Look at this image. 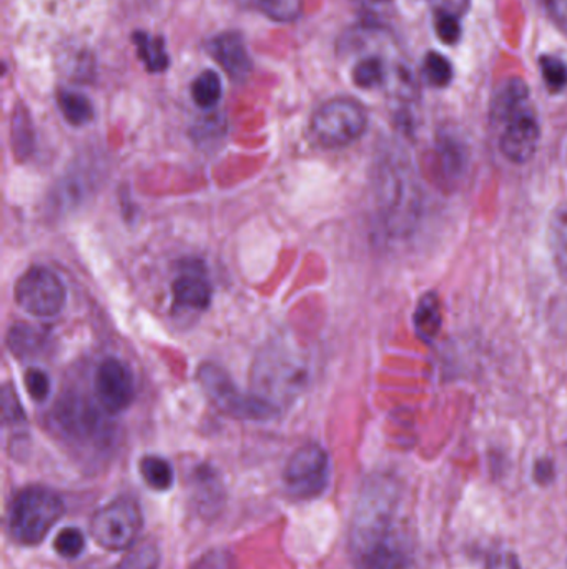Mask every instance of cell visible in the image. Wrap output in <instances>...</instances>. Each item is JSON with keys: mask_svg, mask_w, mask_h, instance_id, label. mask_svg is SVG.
<instances>
[{"mask_svg": "<svg viewBox=\"0 0 567 569\" xmlns=\"http://www.w3.org/2000/svg\"><path fill=\"white\" fill-rule=\"evenodd\" d=\"M54 548L62 558H79L86 549V536L77 528L62 529L55 538Z\"/></svg>", "mask_w": 567, "mask_h": 569, "instance_id": "obj_27", "label": "cell"}, {"mask_svg": "<svg viewBox=\"0 0 567 569\" xmlns=\"http://www.w3.org/2000/svg\"><path fill=\"white\" fill-rule=\"evenodd\" d=\"M307 365L285 348H265L252 370L255 394L274 405L297 397L307 384Z\"/></svg>", "mask_w": 567, "mask_h": 569, "instance_id": "obj_3", "label": "cell"}, {"mask_svg": "<svg viewBox=\"0 0 567 569\" xmlns=\"http://www.w3.org/2000/svg\"><path fill=\"white\" fill-rule=\"evenodd\" d=\"M368 118L362 103L353 99H333L320 107L311 119L314 142L323 148H342L365 134Z\"/></svg>", "mask_w": 567, "mask_h": 569, "instance_id": "obj_5", "label": "cell"}, {"mask_svg": "<svg viewBox=\"0 0 567 569\" xmlns=\"http://www.w3.org/2000/svg\"><path fill=\"white\" fill-rule=\"evenodd\" d=\"M546 8L557 29L567 35V0H546Z\"/></svg>", "mask_w": 567, "mask_h": 569, "instance_id": "obj_33", "label": "cell"}, {"mask_svg": "<svg viewBox=\"0 0 567 569\" xmlns=\"http://www.w3.org/2000/svg\"><path fill=\"white\" fill-rule=\"evenodd\" d=\"M397 504L398 493L391 481L366 484L349 536L356 569H400L404 565L407 553L394 522Z\"/></svg>", "mask_w": 567, "mask_h": 569, "instance_id": "obj_1", "label": "cell"}, {"mask_svg": "<svg viewBox=\"0 0 567 569\" xmlns=\"http://www.w3.org/2000/svg\"><path fill=\"white\" fill-rule=\"evenodd\" d=\"M434 29H436L437 37L443 44H456L462 37V25H459V18H456V15L436 14Z\"/></svg>", "mask_w": 567, "mask_h": 569, "instance_id": "obj_29", "label": "cell"}, {"mask_svg": "<svg viewBox=\"0 0 567 569\" xmlns=\"http://www.w3.org/2000/svg\"><path fill=\"white\" fill-rule=\"evenodd\" d=\"M8 345L15 357L31 358L35 357L44 347V336H42L41 330L19 323L9 332Z\"/></svg>", "mask_w": 567, "mask_h": 569, "instance_id": "obj_19", "label": "cell"}, {"mask_svg": "<svg viewBox=\"0 0 567 569\" xmlns=\"http://www.w3.org/2000/svg\"><path fill=\"white\" fill-rule=\"evenodd\" d=\"M385 79H387V69H385L383 60L375 55L359 60L353 69V82L359 89H376V87L383 86Z\"/></svg>", "mask_w": 567, "mask_h": 569, "instance_id": "obj_22", "label": "cell"}, {"mask_svg": "<svg viewBox=\"0 0 567 569\" xmlns=\"http://www.w3.org/2000/svg\"><path fill=\"white\" fill-rule=\"evenodd\" d=\"M284 480L287 490L297 500H313L320 497L329 487V453L316 443L300 446L288 460Z\"/></svg>", "mask_w": 567, "mask_h": 569, "instance_id": "obj_7", "label": "cell"}, {"mask_svg": "<svg viewBox=\"0 0 567 569\" xmlns=\"http://www.w3.org/2000/svg\"><path fill=\"white\" fill-rule=\"evenodd\" d=\"M258 8L270 21L288 24L303 12V0H258Z\"/></svg>", "mask_w": 567, "mask_h": 569, "instance_id": "obj_23", "label": "cell"}, {"mask_svg": "<svg viewBox=\"0 0 567 569\" xmlns=\"http://www.w3.org/2000/svg\"><path fill=\"white\" fill-rule=\"evenodd\" d=\"M193 102L202 109H212L222 99V80L213 70L200 74L192 83Z\"/></svg>", "mask_w": 567, "mask_h": 569, "instance_id": "obj_21", "label": "cell"}, {"mask_svg": "<svg viewBox=\"0 0 567 569\" xmlns=\"http://www.w3.org/2000/svg\"><path fill=\"white\" fill-rule=\"evenodd\" d=\"M436 14H452L462 18L468 11L471 0H430Z\"/></svg>", "mask_w": 567, "mask_h": 569, "instance_id": "obj_32", "label": "cell"}, {"mask_svg": "<svg viewBox=\"0 0 567 569\" xmlns=\"http://www.w3.org/2000/svg\"><path fill=\"white\" fill-rule=\"evenodd\" d=\"M199 381L210 402L232 419L267 422L280 413V409L265 398L255 393H242L225 370L216 365L207 364L200 367Z\"/></svg>", "mask_w": 567, "mask_h": 569, "instance_id": "obj_4", "label": "cell"}, {"mask_svg": "<svg viewBox=\"0 0 567 569\" xmlns=\"http://www.w3.org/2000/svg\"><path fill=\"white\" fill-rule=\"evenodd\" d=\"M144 526L141 506L131 498H119L100 507L90 522L97 545L109 551L132 548Z\"/></svg>", "mask_w": 567, "mask_h": 569, "instance_id": "obj_6", "label": "cell"}, {"mask_svg": "<svg viewBox=\"0 0 567 569\" xmlns=\"http://www.w3.org/2000/svg\"><path fill=\"white\" fill-rule=\"evenodd\" d=\"M530 103L527 86L521 79H510L499 87L491 105V121L496 122L504 118L513 110Z\"/></svg>", "mask_w": 567, "mask_h": 569, "instance_id": "obj_16", "label": "cell"}, {"mask_svg": "<svg viewBox=\"0 0 567 569\" xmlns=\"http://www.w3.org/2000/svg\"><path fill=\"white\" fill-rule=\"evenodd\" d=\"M174 299L177 309L200 312L212 303V287L202 275L185 274L175 280Z\"/></svg>", "mask_w": 567, "mask_h": 569, "instance_id": "obj_12", "label": "cell"}, {"mask_svg": "<svg viewBox=\"0 0 567 569\" xmlns=\"http://www.w3.org/2000/svg\"><path fill=\"white\" fill-rule=\"evenodd\" d=\"M66 504L57 491L47 487L24 488L15 494L9 511V532L24 546H35L47 538L64 515Z\"/></svg>", "mask_w": 567, "mask_h": 569, "instance_id": "obj_2", "label": "cell"}, {"mask_svg": "<svg viewBox=\"0 0 567 569\" xmlns=\"http://www.w3.org/2000/svg\"><path fill=\"white\" fill-rule=\"evenodd\" d=\"M25 387H27L29 394L35 402H44L45 398L51 393V378L44 370L38 368H29L25 371Z\"/></svg>", "mask_w": 567, "mask_h": 569, "instance_id": "obj_28", "label": "cell"}, {"mask_svg": "<svg viewBox=\"0 0 567 569\" xmlns=\"http://www.w3.org/2000/svg\"><path fill=\"white\" fill-rule=\"evenodd\" d=\"M141 473L145 483L155 491H168L174 487V468L160 457L142 458Z\"/></svg>", "mask_w": 567, "mask_h": 569, "instance_id": "obj_20", "label": "cell"}, {"mask_svg": "<svg viewBox=\"0 0 567 569\" xmlns=\"http://www.w3.org/2000/svg\"><path fill=\"white\" fill-rule=\"evenodd\" d=\"M96 397L110 415L125 412L134 402L132 371L119 358H107L96 373Z\"/></svg>", "mask_w": 567, "mask_h": 569, "instance_id": "obj_10", "label": "cell"}, {"mask_svg": "<svg viewBox=\"0 0 567 569\" xmlns=\"http://www.w3.org/2000/svg\"><path fill=\"white\" fill-rule=\"evenodd\" d=\"M18 305L37 319H52L66 305V289L60 278L45 267H32L15 284Z\"/></svg>", "mask_w": 567, "mask_h": 569, "instance_id": "obj_8", "label": "cell"}, {"mask_svg": "<svg viewBox=\"0 0 567 569\" xmlns=\"http://www.w3.org/2000/svg\"><path fill=\"white\" fill-rule=\"evenodd\" d=\"M190 569H235V558L226 549H212L197 559L196 565Z\"/></svg>", "mask_w": 567, "mask_h": 569, "instance_id": "obj_30", "label": "cell"}, {"mask_svg": "<svg viewBox=\"0 0 567 569\" xmlns=\"http://www.w3.org/2000/svg\"><path fill=\"white\" fill-rule=\"evenodd\" d=\"M58 422H60L64 433L76 442H92V439L105 436L102 420L87 406L66 410Z\"/></svg>", "mask_w": 567, "mask_h": 569, "instance_id": "obj_13", "label": "cell"}, {"mask_svg": "<svg viewBox=\"0 0 567 569\" xmlns=\"http://www.w3.org/2000/svg\"><path fill=\"white\" fill-rule=\"evenodd\" d=\"M414 332L424 344H431L436 338L443 323L440 299L436 293H424L418 302L413 316Z\"/></svg>", "mask_w": 567, "mask_h": 569, "instance_id": "obj_14", "label": "cell"}, {"mask_svg": "<svg viewBox=\"0 0 567 569\" xmlns=\"http://www.w3.org/2000/svg\"><path fill=\"white\" fill-rule=\"evenodd\" d=\"M15 390L5 387L4 393H2V405H4V422H21L24 420V412H22L21 402H19Z\"/></svg>", "mask_w": 567, "mask_h": 569, "instance_id": "obj_31", "label": "cell"}, {"mask_svg": "<svg viewBox=\"0 0 567 569\" xmlns=\"http://www.w3.org/2000/svg\"><path fill=\"white\" fill-rule=\"evenodd\" d=\"M547 237H549L554 267L567 283V205L559 207L551 216Z\"/></svg>", "mask_w": 567, "mask_h": 569, "instance_id": "obj_15", "label": "cell"}, {"mask_svg": "<svg viewBox=\"0 0 567 569\" xmlns=\"http://www.w3.org/2000/svg\"><path fill=\"white\" fill-rule=\"evenodd\" d=\"M424 77L434 87H446L453 79V67L446 57L436 52H430L424 59Z\"/></svg>", "mask_w": 567, "mask_h": 569, "instance_id": "obj_25", "label": "cell"}, {"mask_svg": "<svg viewBox=\"0 0 567 569\" xmlns=\"http://www.w3.org/2000/svg\"><path fill=\"white\" fill-rule=\"evenodd\" d=\"M541 74L551 92H560L567 86V66L563 60L544 55L540 60Z\"/></svg>", "mask_w": 567, "mask_h": 569, "instance_id": "obj_26", "label": "cell"}, {"mask_svg": "<svg viewBox=\"0 0 567 569\" xmlns=\"http://www.w3.org/2000/svg\"><path fill=\"white\" fill-rule=\"evenodd\" d=\"M492 124L498 129L499 148L508 160L526 164L534 157L540 145L541 131L540 122L530 103L513 110Z\"/></svg>", "mask_w": 567, "mask_h": 569, "instance_id": "obj_9", "label": "cell"}, {"mask_svg": "<svg viewBox=\"0 0 567 569\" xmlns=\"http://www.w3.org/2000/svg\"><path fill=\"white\" fill-rule=\"evenodd\" d=\"M486 569H521V566L513 553L499 551L489 558Z\"/></svg>", "mask_w": 567, "mask_h": 569, "instance_id": "obj_34", "label": "cell"}, {"mask_svg": "<svg viewBox=\"0 0 567 569\" xmlns=\"http://www.w3.org/2000/svg\"><path fill=\"white\" fill-rule=\"evenodd\" d=\"M134 42L138 57H141L148 72H164L170 66V57L165 51L164 38L152 37L151 34H145V32H135Z\"/></svg>", "mask_w": 567, "mask_h": 569, "instance_id": "obj_17", "label": "cell"}, {"mask_svg": "<svg viewBox=\"0 0 567 569\" xmlns=\"http://www.w3.org/2000/svg\"><path fill=\"white\" fill-rule=\"evenodd\" d=\"M378 2H383V0H378Z\"/></svg>", "mask_w": 567, "mask_h": 569, "instance_id": "obj_35", "label": "cell"}, {"mask_svg": "<svg viewBox=\"0 0 567 569\" xmlns=\"http://www.w3.org/2000/svg\"><path fill=\"white\" fill-rule=\"evenodd\" d=\"M160 553L154 543H141L129 553L115 569H158Z\"/></svg>", "mask_w": 567, "mask_h": 569, "instance_id": "obj_24", "label": "cell"}, {"mask_svg": "<svg viewBox=\"0 0 567 569\" xmlns=\"http://www.w3.org/2000/svg\"><path fill=\"white\" fill-rule=\"evenodd\" d=\"M58 109L69 124L80 127L93 119L92 102L86 96L73 90H60L57 96Z\"/></svg>", "mask_w": 567, "mask_h": 569, "instance_id": "obj_18", "label": "cell"}, {"mask_svg": "<svg viewBox=\"0 0 567 569\" xmlns=\"http://www.w3.org/2000/svg\"><path fill=\"white\" fill-rule=\"evenodd\" d=\"M209 52L233 80L246 79L254 69L245 42L236 32L216 35L210 41Z\"/></svg>", "mask_w": 567, "mask_h": 569, "instance_id": "obj_11", "label": "cell"}]
</instances>
